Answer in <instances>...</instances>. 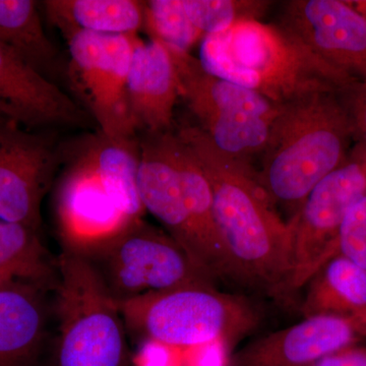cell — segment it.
<instances>
[{"mask_svg": "<svg viewBox=\"0 0 366 366\" xmlns=\"http://www.w3.org/2000/svg\"><path fill=\"white\" fill-rule=\"evenodd\" d=\"M199 62L218 78L279 106L322 92L346 93L357 81L337 71L278 24L238 21L201 41Z\"/></svg>", "mask_w": 366, "mask_h": 366, "instance_id": "cell-2", "label": "cell"}, {"mask_svg": "<svg viewBox=\"0 0 366 366\" xmlns=\"http://www.w3.org/2000/svg\"><path fill=\"white\" fill-rule=\"evenodd\" d=\"M134 366H184L183 349L147 339L134 355Z\"/></svg>", "mask_w": 366, "mask_h": 366, "instance_id": "cell-27", "label": "cell"}, {"mask_svg": "<svg viewBox=\"0 0 366 366\" xmlns=\"http://www.w3.org/2000/svg\"><path fill=\"white\" fill-rule=\"evenodd\" d=\"M85 257L117 301L212 282L179 243L144 220Z\"/></svg>", "mask_w": 366, "mask_h": 366, "instance_id": "cell-7", "label": "cell"}, {"mask_svg": "<svg viewBox=\"0 0 366 366\" xmlns=\"http://www.w3.org/2000/svg\"><path fill=\"white\" fill-rule=\"evenodd\" d=\"M354 125L355 137L366 152V81L357 84L344 94Z\"/></svg>", "mask_w": 366, "mask_h": 366, "instance_id": "cell-28", "label": "cell"}, {"mask_svg": "<svg viewBox=\"0 0 366 366\" xmlns=\"http://www.w3.org/2000/svg\"><path fill=\"white\" fill-rule=\"evenodd\" d=\"M117 305L132 331L183 350L234 338L257 324L244 300L219 292L212 284L147 293Z\"/></svg>", "mask_w": 366, "mask_h": 366, "instance_id": "cell-5", "label": "cell"}, {"mask_svg": "<svg viewBox=\"0 0 366 366\" xmlns=\"http://www.w3.org/2000/svg\"><path fill=\"white\" fill-rule=\"evenodd\" d=\"M365 335L366 315H312L249 344L233 366H312Z\"/></svg>", "mask_w": 366, "mask_h": 366, "instance_id": "cell-13", "label": "cell"}, {"mask_svg": "<svg viewBox=\"0 0 366 366\" xmlns=\"http://www.w3.org/2000/svg\"><path fill=\"white\" fill-rule=\"evenodd\" d=\"M189 147L213 196V211L230 278L287 292L292 273L290 225L276 211L252 164L228 157L199 127L177 132Z\"/></svg>", "mask_w": 366, "mask_h": 366, "instance_id": "cell-1", "label": "cell"}, {"mask_svg": "<svg viewBox=\"0 0 366 366\" xmlns=\"http://www.w3.org/2000/svg\"><path fill=\"white\" fill-rule=\"evenodd\" d=\"M179 98L177 71L167 48L157 40L139 41L127 78L129 112L137 132H171Z\"/></svg>", "mask_w": 366, "mask_h": 366, "instance_id": "cell-16", "label": "cell"}, {"mask_svg": "<svg viewBox=\"0 0 366 366\" xmlns=\"http://www.w3.org/2000/svg\"><path fill=\"white\" fill-rule=\"evenodd\" d=\"M54 208L64 249L84 257L108 244L137 222L113 199L84 143L69 159L60 177Z\"/></svg>", "mask_w": 366, "mask_h": 366, "instance_id": "cell-10", "label": "cell"}, {"mask_svg": "<svg viewBox=\"0 0 366 366\" xmlns=\"http://www.w3.org/2000/svg\"><path fill=\"white\" fill-rule=\"evenodd\" d=\"M0 114H2V113H1V112H0ZM2 115H4V114H2Z\"/></svg>", "mask_w": 366, "mask_h": 366, "instance_id": "cell-32", "label": "cell"}, {"mask_svg": "<svg viewBox=\"0 0 366 366\" xmlns=\"http://www.w3.org/2000/svg\"><path fill=\"white\" fill-rule=\"evenodd\" d=\"M169 139L171 154L179 175L183 197L203 252L204 269L211 279L220 277L230 278L214 218L213 196L208 178L189 147L179 136L171 132Z\"/></svg>", "mask_w": 366, "mask_h": 366, "instance_id": "cell-17", "label": "cell"}, {"mask_svg": "<svg viewBox=\"0 0 366 366\" xmlns=\"http://www.w3.org/2000/svg\"><path fill=\"white\" fill-rule=\"evenodd\" d=\"M144 29L167 47L189 52L203 33L192 25L183 7L182 0H151L144 1Z\"/></svg>", "mask_w": 366, "mask_h": 366, "instance_id": "cell-24", "label": "cell"}, {"mask_svg": "<svg viewBox=\"0 0 366 366\" xmlns=\"http://www.w3.org/2000/svg\"><path fill=\"white\" fill-rule=\"evenodd\" d=\"M59 271L43 247L38 230L0 219V290L56 288Z\"/></svg>", "mask_w": 366, "mask_h": 366, "instance_id": "cell-20", "label": "cell"}, {"mask_svg": "<svg viewBox=\"0 0 366 366\" xmlns=\"http://www.w3.org/2000/svg\"><path fill=\"white\" fill-rule=\"evenodd\" d=\"M344 94L322 92L281 106L257 172L274 206L295 215L315 185L349 157L355 131Z\"/></svg>", "mask_w": 366, "mask_h": 366, "instance_id": "cell-3", "label": "cell"}, {"mask_svg": "<svg viewBox=\"0 0 366 366\" xmlns=\"http://www.w3.org/2000/svg\"><path fill=\"white\" fill-rule=\"evenodd\" d=\"M354 6H355L358 11H361L362 14H365L366 16V1L356 2V4H354Z\"/></svg>", "mask_w": 366, "mask_h": 366, "instance_id": "cell-31", "label": "cell"}, {"mask_svg": "<svg viewBox=\"0 0 366 366\" xmlns=\"http://www.w3.org/2000/svg\"><path fill=\"white\" fill-rule=\"evenodd\" d=\"M0 41L49 81L59 74V51L46 35L37 2L0 0Z\"/></svg>", "mask_w": 366, "mask_h": 366, "instance_id": "cell-23", "label": "cell"}, {"mask_svg": "<svg viewBox=\"0 0 366 366\" xmlns=\"http://www.w3.org/2000/svg\"><path fill=\"white\" fill-rule=\"evenodd\" d=\"M99 177L118 206L132 220H143L144 208L137 187L139 137L113 139L99 132L84 142Z\"/></svg>", "mask_w": 366, "mask_h": 366, "instance_id": "cell-21", "label": "cell"}, {"mask_svg": "<svg viewBox=\"0 0 366 366\" xmlns=\"http://www.w3.org/2000/svg\"><path fill=\"white\" fill-rule=\"evenodd\" d=\"M48 20L66 39L74 34L137 35L144 29V1L136 0H48Z\"/></svg>", "mask_w": 366, "mask_h": 366, "instance_id": "cell-19", "label": "cell"}, {"mask_svg": "<svg viewBox=\"0 0 366 366\" xmlns=\"http://www.w3.org/2000/svg\"><path fill=\"white\" fill-rule=\"evenodd\" d=\"M0 112L25 129L83 127L89 115L0 41Z\"/></svg>", "mask_w": 366, "mask_h": 366, "instance_id": "cell-14", "label": "cell"}, {"mask_svg": "<svg viewBox=\"0 0 366 366\" xmlns=\"http://www.w3.org/2000/svg\"><path fill=\"white\" fill-rule=\"evenodd\" d=\"M338 254L366 269V194L354 204L339 230Z\"/></svg>", "mask_w": 366, "mask_h": 366, "instance_id": "cell-26", "label": "cell"}, {"mask_svg": "<svg viewBox=\"0 0 366 366\" xmlns=\"http://www.w3.org/2000/svg\"><path fill=\"white\" fill-rule=\"evenodd\" d=\"M170 132L144 134L139 139V197L144 211L150 212L163 224L171 237L179 243L192 262L207 274L203 252L190 221L179 175L171 154Z\"/></svg>", "mask_w": 366, "mask_h": 366, "instance_id": "cell-15", "label": "cell"}, {"mask_svg": "<svg viewBox=\"0 0 366 366\" xmlns=\"http://www.w3.org/2000/svg\"><path fill=\"white\" fill-rule=\"evenodd\" d=\"M41 291L32 287L0 290V366H33L44 334Z\"/></svg>", "mask_w": 366, "mask_h": 366, "instance_id": "cell-18", "label": "cell"}, {"mask_svg": "<svg viewBox=\"0 0 366 366\" xmlns=\"http://www.w3.org/2000/svg\"><path fill=\"white\" fill-rule=\"evenodd\" d=\"M57 271V366L127 365L124 319L93 264L64 249Z\"/></svg>", "mask_w": 366, "mask_h": 366, "instance_id": "cell-4", "label": "cell"}, {"mask_svg": "<svg viewBox=\"0 0 366 366\" xmlns=\"http://www.w3.org/2000/svg\"><path fill=\"white\" fill-rule=\"evenodd\" d=\"M137 35L79 32L67 39L69 74L81 92L100 132L113 139H132L137 132L127 99V78Z\"/></svg>", "mask_w": 366, "mask_h": 366, "instance_id": "cell-9", "label": "cell"}, {"mask_svg": "<svg viewBox=\"0 0 366 366\" xmlns=\"http://www.w3.org/2000/svg\"><path fill=\"white\" fill-rule=\"evenodd\" d=\"M366 194V152L358 146L345 162L312 189L288 221L292 236V273L287 292L307 285L338 254L339 230L349 209Z\"/></svg>", "mask_w": 366, "mask_h": 366, "instance_id": "cell-8", "label": "cell"}, {"mask_svg": "<svg viewBox=\"0 0 366 366\" xmlns=\"http://www.w3.org/2000/svg\"><path fill=\"white\" fill-rule=\"evenodd\" d=\"M60 160L50 139L0 114V219L38 230L41 203Z\"/></svg>", "mask_w": 366, "mask_h": 366, "instance_id": "cell-11", "label": "cell"}, {"mask_svg": "<svg viewBox=\"0 0 366 366\" xmlns=\"http://www.w3.org/2000/svg\"><path fill=\"white\" fill-rule=\"evenodd\" d=\"M222 342L203 344L183 350L184 366H225Z\"/></svg>", "mask_w": 366, "mask_h": 366, "instance_id": "cell-29", "label": "cell"}, {"mask_svg": "<svg viewBox=\"0 0 366 366\" xmlns=\"http://www.w3.org/2000/svg\"><path fill=\"white\" fill-rule=\"evenodd\" d=\"M312 366H366V350L348 347L325 356Z\"/></svg>", "mask_w": 366, "mask_h": 366, "instance_id": "cell-30", "label": "cell"}, {"mask_svg": "<svg viewBox=\"0 0 366 366\" xmlns=\"http://www.w3.org/2000/svg\"><path fill=\"white\" fill-rule=\"evenodd\" d=\"M165 47L177 71L179 97L212 144L242 162L252 164L254 158L261 157L281 106L257 92L209 74L189 52Z\"/></svg>", "mask_w": 366, "mask_h": 366, "instance_id": "cell-6", "label": "cell"}, {"mask_svg": "<svg viewBox=\"0 0 366 366\" xmlns=\"http://www.w3.org/2000/svg\"><path fill=\"white\" fill-rule=\"evenodd\" d=\"M279 26L357 83L366 81V16L340 0H292Z\"/></svg>", "mask_w": 366, "mask_h": 366, "instance_id": "cell-12", "label": "cell"}, {"mask_svg": "<svg viewBox=\"0 0 366 366\" xmlns=\"http://www.w3.org/2000/svg\"><path fill=\"white\" fill-rule=\"evenodd\" d=\"M187 18L204 36L222 33L238 21L261 20L269 2L259 0H182Z\"/></svg>", "mask_w": 366, "mask_h": 366, "instance_id": "cell-25", "label": "cell"}, {"mask_svg": "<svg viewBox=\"0 0 366 366\" xmlns=\"http://www.w3.org/2000/svg\"><path fill=\"white\" fill-rule=\"evenodd\" d=\"M305 317L317 315H366V269L335 255L308 282Z\"/></svg>", "mask_w": 366, "mask_h": 366, "instance_id": "cell-22", "label": "cell"}]
</instances>
